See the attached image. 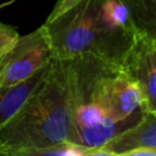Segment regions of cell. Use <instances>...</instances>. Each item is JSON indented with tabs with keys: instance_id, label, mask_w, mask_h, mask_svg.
Here are the masks:
<instances>
[{
	"instance_id": "cell-6",
	"label": "cell",
	"mask_w": 156,
	"mask_h": 156,
	"mask_svg": "<svg viewBox=\"0 0 156 156\" xmlns=\"http://www.w3.org/2000/svg\"><path fill=\"white\" fill-rule=\"evenodd\" d=\"M101 156H156V111H145L132 127L101 147Z\"/></svg>"
},
{
	"instance_id": "cell-8",
	"label": "cell",
	"mask_w": 156,
	"mask_h": 156,
	"mask_svg": "<svg viewBox=\"0 0 156 156\" xmlns=\"http://www.w3.org/2000/svg\"><path fill=\"white\" fill-rule=\"evenodd\" d=\"M138 30L156 38V0H123Z\"/></svg>"
},
{
	"instance_id": "cell-1",
	"label": "cell",
	"mask_w": 156,
	"mask_h": 156,
	"mask_svg": "<svg viewBox=\"0 0 156 156\" xmlns=\"http://www.w3.org/2000/svg\"><path fill=\"white\" fill-rule=\"evenodd\" d=\"M72 136L68 60L52 57L40 85L0 132V156H33Z\"/></svg>"
},
{
	"instance_id": "cell-7",
	"label": "cell",
	"mask_w": 156,
	"mask_h": 156,
	"mask_svg": "<svg viewBox=\"0 0 156 156\" xmlns=\"http://www.w3.org/2000/svg\"><path fill=\"white\" fill-rule=\"evenodd\" d=\"M49 65L50 62L18 84L0 87V132L21 110L33 91L40 85L48 72Z\"/></svg>"
},
{
	"instance_id": "cell-9",
	"label": "cell",
	"mask_w": 156,
	"mask_h": 156,
	"mask_svg": "<svg viewBox=\"0 0 156 156\" xmlns=\"http://www.w3.org/2000/svg\"><path fill=\"white\" fill-rule=\"evenodd\" d=\"M18 38L20 34L15 27L0 22V58L15 46Z\"/></svg>"
},
{
	"instance_id": "cell-2",
	"label": "cell",
	"mask_w": 156,
	"mask_h": 156,
	"mask_svg": "<svg viewBox=\"0 0 156 156\" xmlns=\"http://www.w3.org/2000/svg\"><path fill=\"white\" fill-rule=\"evenodd\" d=\"M101 0H57L41 26L52 57L71 60L91 54L121 66L134 35L106 28L100 15Z\"/></svg>"
},
{
	"instance_id": "cell-3",
	"label": "cell",
	"mask_w": 156,
	"mask_h": 156,
	"mask_svg": "<svg viewBox=\"0 0 156 156\" xmlns=\"http://www.w3.org/2000/svg\"><path fill=\"white\" fill-rule=\"evenodd\" d=\"M118 65L91 54L68 60L73 112L72 143L96 150L123 132L115 121L110 100V82Z\"/></svg>"
},
{
	"instance_id": "cell-4",
	"label": "cell",
	"mask_w": 156,
	"mask_h": 156,
	"mask_svg": "<svg viewBox=\"0 0 156 156\" xmlns=\"http://www.w3.org/2000/svg\"><path fill=\"white\" fill-rule=\"evenodd\" d=\"M52 58V51L44 28L18 38L15 46L0 58V87L18 84Z\"/></svg>"
},
{
	"instance_id": "cell-5",
	"label": "cell",
	"mask_w": 156,
	"mask_h": 156,
	"mask_svg": "<svg viewBox=\"0 0 156 156\" xmlns=\"http://www.w3.org/2000/svg\"><path fill=\"white\" fill-rule=\"evenodd\" d=\"M119 68L139 87L145 111H156V38L136 29Z\"/></svg>"
}]
</instances>
